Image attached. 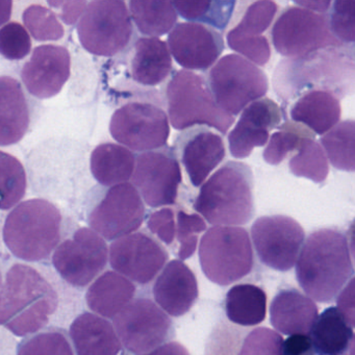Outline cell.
<instances>
[{
  "instance_id": "38",
  "label": "cell",
  "mask_w": 355,
  "mask_h": 355,
  "mask_svg": "<svg viewBox=\"0 0 355 355\" xmlns=\"http://www.w3.org/2000/svg\"><path fill=\"white\" fill-rule=\"evenodd\" d=\"M279 7L270 0H259L248 6L241 21L230 31L226 37L232 38H259L269 30Z\"/></svg>"
},
{
  "instance_id": "37",
  "label": "cell",
  "mask_w": 355,
  "mask_h": 355,
  "mask_svg": "<svg viewBox=\"0 0 355 355\" xmlns=\"http://www.w3.org/2000/svg\"><path fill=\"white\" fill-rule=\"evenodd\" d=\"M288 168L297 178H307L315 184H323L329 173L325 151L315 139L303 142L298 153L288 162Z\"/></svg>"
},
{
  "instance_id": "16",
  "label": "cell",
  "mask_w": 355,
  "mask_h": 355,
  "mask_svg": "<svg viewBox=\"0 0 355 355\" xmlns=\"http://www.w3.org/2000/svg\"><path fill=\"white\" fill-rule=\"evenodd\" d=\"M251 239L261 263L276 271H290L305 241L302 226L288 216H265L251 226Z\"/></svg>"
},
{
  "instance_id": "31",
  "label": "cell",
  "mask_w": 355,
  "mask_h": 355,
  "mask_svg": "<svg viewBox=\"0 0 355 355\" xmlns=\"http://www.w3.org/2000/svg\"><path fill=\"white\" fill-rule=\"evenodd\" d=\"M225 311L232 323L257 325L265 321L267 315V294L255 284H236L226 294Z\"/></svg>"
},
{
  "instance_id": "2",
  "label": "cell",
  "mask_w": 355,
  "mask_h": 355,
  "mask_svg": "<svg viewBox=\"0 0 355 355\" xmlns=\"http://www.w3.org/2000/svg\"><path fill=\"white\" fill-rule=\"evenodd\" d=\"M354 273L348 236L336 228H321L307 236L297 259L296 278L309 298L334 300Z\"/></svg>"
},
{
  "instance_id": "9",
  "label": "cell",
  "mask_w": 355,
  "mask_h": 355,
  "mask_svg": "<svg viewBox=\"0 0 355 355\" xmlns=\"http://www.w3.org/2000/svg\"><path fill=\"white\" fill-rule=\"evenodd\" d=\"M207 80L216 103L234 117L253 101L263 98L269 90L267 74L236 53L218 60Z\"/></svg>"
},
{
  "instance_id": "5",
  "label": "cell",
  "mask_w": 355,
  "mask_h": 355,
  "mask_svg": "<svg viewBox=\"0 0 355 355\" xmlns=\"http://www.w3.org/2000/svg\"><path fill=\"white\" fill-rule=\"evenodd\" d=\"M62 219L60 209L46 199L20 202L6 219L3 230L5 244L22 261L47 259L61 240Z\"/></svg>"
},
{
  "instance_id": "34",
  "label": "cell",
  "mask_w": 355,
  "mask_h": 355,
  "mask_svg": "<svg viewBox=\"0 0 355 355\" xmlns=\"http://www.w3.org/2000/svg\"><path fill=\"white\" fill-rule=\"evenodd\" d=\"M355 123L353 120L338 122L329 132L323 135V146L332 167L340 171L353 172L355 169Z\"/></svg>"
},
{
  "instance_id": "29",
  "label": "cell",
  "mask_w": 355,
  "mask_h": 355,
  "mask_svg": "<svg viewBox=\"0 0 355 355\" xmlns=\"http://www.w3.org/2000/svg\"><path fill=\"white\" fill-rule=\"evenodd\" d=\"M136 155L120 144L103 143L91 153L93 178L105 188L125 184L134 173Z\"/></svg>"
},
{
  "instance_id": "40",
  "label": "cell",
  "mask_w": 355,
  "mask_h": 355,
  "mask_svg": "<svg viewBox=\"0 0 355 355\" xmlns=\"http://www.w3.org/2000/svg\"><path fill=\"white\" fill-rule=\"evenodd\" d=\"M17 355H74L69 340L61 330H47L24 338Z\"/></svg>"
},
{
  "instance_id": "19",
  "label": "cell",
  "mask_w": 355,
  "mask_h": 355,
  "mask_svg": "<svg viewBox=\"0 0 355 355\" xmlns=\"http://www.w3.org/2000/svg\"><path fill=\"white\" fill-rule=\"evenodd\" d=\"M172 148L195 188L205 184L226 155L221 135L207 126H195L182 130L176 136Z\"/></svg>"
},
{
  "instance_id": "18",
  "label": "cell",
  "mask_w": 355,
  "mask_h": 355,
  "mask_svg": "<svg viewBox=\"0 0 355 355\" xmlns=\"http://www.w3.org/2000/svg\"><path fill=\"white\" fill-rule=\"evenodd\" d=\"M110 263L117 273L130 282L147 284L165 267L169 254L145 232H134L112 243Z\"/></svg>"
},
{
  "instance_id": "23",
  "label": "cell",
  "mask_w": 355,
  "mask_h": 355,
  "mask_svg": "<svg viewBox=\"0 0 355 355\" xmlns=\"http://www.w3.org/2000/svg\"><path fill=\"white\" fill-rule=\"evenodd\" d=\"M157 304L172 317L189 313L199 296L198 282L192 270L180 259L169 261L153 288Z\"/></svg>"
},
{
  "instance_id": "4",
  "label": "cell",
  "mask_w": 355,
  "mask_h": 355,
  "mask_svg": "<svg viewBox=\"0 0 355 355\" xmlns=\"http://www.w3.org/2000/svg\"><path fill=\"white\" fill-rule=\"evenodd\" d=\"M253 188L250 166L230 161L201 186L193 207L211 225H245L254 217Z\"/></svg>"
},
{
  "instance_id": "17",
  "label": "cell",
  "mask_w": 355,
  "mask_h": 355,
  "mask_svg": "<svg viewBox=\"0 0 355 355\" xmlns=\"http://www.w3.org/2000/svg\"><path fill=\"white\" fill-rule=\"evenodd\" d=\"M107 259L105 241L91 228L82 227L55 248L53 263L68 284L86 286L105 270Z\"/></svg>"
},
{
  "instance_id": "28",
  "label": "cell",
  "mask_w": 355,
  "mask_h": 355,
  "mask_svg": "<svg viewBox=\"0 0 355 355\" xmlns=\"http://www.w3.org/2000/svg\"><path fill=\"white\" fill-rule=\"evenodd\" d=\"M136 294V286L117 272L99 276L87 292V304L95 315L114 319Z\"/></svg>"
},
{
  "instance_id": "11",
  "label": "cell",
  "mask_w": 355,
  "mask_h": 355,
  "mask_svg": "<svg viewBox=\"0 0 355 355\" xmlns=\"http://www.w3.org/2000/svg\"><path fill=\"white\" fill-rule=\"evenodd\" d=\"M274 49L293 59L327 47L344 46L330 32L327 14H318L300 7H286L271 30Z\"/></svg>"
},
{
  "instance_id": "13",
  "label": "cell",
  "mask_w": 355,
  "mask_h": 355,
  "mask_svg": "<svg viewBox=\"0 0 355 355\" xmlns=\"http://www.w3.org/2000/svg\"><path fill=\"white\" fill-rule=\"evenodd\" d=\"M128 72L132 85L126 88L124 99H142L165 107L164 93L157 87L164 86L173 70L167 43L159 38L140 37L128 47Z\"/></svg>"
},
{
  "instance_id": "25",
  "label": "cell",
  "mask_w": 355,
  "mask_h": 355,
  "mask_svg": "<svg viewBox=\"0 0 355 355\" xmlns=\"http://www.w3.org/2000/svg\"><path fill=\"white\" fill-rule=\"evenodd\" d=\"M317 304L296 288L279 291L270 305V322L280 334H309L319 315Z\"/></svg>"
},
{
  "instance_id": "36",
  "label": "cell",
  "mask_w": 355,
  "mask_h": 355,
  "mask_svg": "<svg viewBox=\"0 0 355 355\" xmlns=\"http://www.w3.org/2000/svg\"><path fill=\"white\" fill-rule=\"evenodd\" d=\"M278 128L279 130L272 135L263 153V159L269 165H279L290 153L298 150L303 142L315 139V135L311 130L291 120H286Z\"/></svg>"
},
{
  "instance_id": "6",
  "label": "cell",
  "mask_w": 355,
  "mask_h": 355,
  "mask_svg": "<svg viewBox=\"0 0 355 355\" xmlns=\"http://www.w3.org/2000/svg\"><path fill=\"white\" fill-rule=\"evenodd\" d=\"M168 119L174 130L207 126L225 136L234 117L216 103L207 78L189 70L171 74L164 88Z\"/></svg>"
},
{
  "instance_id": "42",
  "label": "cell",
  "mask_w": 355,
  "mask_h": 355,
  "mask_svg": "<svg viewBox=\"0 0 355 355\" xmlns=\"http://www.w3.org/2000/svg\"><path fill=\"white\" fill-rule=\"evenodd\" d=\"M327 13L332 36L343 45L355 40V0H336Z\"/></svg>"
},
{
  "instance_id": "15",
  "label": "cell",
  "mask_w": 355,
  "mask_h": 355,
  "mask_svg": "<svg viewBox=\"0 0 355 355\" xmlns=\"http://www.w3.org/2000/svg\"><path fill=\"white\" fill-rule=\"evenodd\" d=\"M145 205L130 182L107 188L88 216L91 230L103 240L115 241L136 232L143 224Z\"/></svg>"
},
{
  "instance_id": "10",
  "label": "cell",
  "mask_w": 355,
  "mask_h": 355,
  "mask_svg": "<svg viewBox=\"0 0 355 355\" xmlns=\"http://www.w3.org/2000/svg\"><path fill=\"white\" fill-rule=\"evenodd\" d=\"M110 132L120 145L137 153L167 146L170 123L163 107L141 99L123 101L112 115Z\"/></svg>"
},
{
  "instance_id": "26",
  "label": "cell",
  "mask_w": 355,
  "mask_h": 355,
  "mask_svg": "<svg viewBox=\"0 0 355 355\" xmlns=\"http://www.w3.org/2000/svg\"><path fill=\"white\" fill-rule=\"evenodd\" d=\"M340 115V99L328 91H309L290 105L291 121L302 124L320 136L336 126Z\"/></svg>"
},
{
  "instance_id": "44",
  "label": "cell",
  "mask_w": 355,
  "mask_h": 355,
  "mask_svg": "<svg viewBox=\"0 0 355 355\" xmlns=\"http://www.w3.org/2000/svg\"><path fill=\"white\" fill-rule=\"evenodd\" d=\"M238 355H284V338L267 327L249 332Z\"/></svg>"
},
{
  "instance_id": "39",
  "label": "cell",
  "mask_w": 355,
  "mask_h": 355,
  "mask_svg": "<svg viewBox=\"0 0 355 355\" xmlns=\"http://www.w3.org/2000/svg\"><path fill=\"white\" fill-rule=\"evenodd\" d=\"M28 34L37 41H59L65 36V28L58 19L57 14L42 5H32L22 14Z\"/></svg>"
},
{
  "instance_id": "41",
  "label": "cell",
  "mask_w": 355,
  "mask_h": 355,
  "mask_svg": "<svg viewBox=\"0 0 355 355\" xmlns=\"http://www.w3.org/2000/svg\"><path fill=\"white\" fill-rule=\"evenodd\" d=\"M207 230L205 219L198 214H188L180 209L176 215V238L180 243V261L193 257L198 244V236Z\"/></svg>"
},
{
  "instance_id": "27",
  "label": "cell",
  "mask_w": 355,
  "mask_h": 355,
  "mask_svg": "<svg viewBox=\"0 0 355 355\" xmlns=\"http://www.w3.org/2000/svg\"><path fill=\"white\" fill-rule=\"evenodd\" d=\"M70 338L76 355H118L121 351L113 324L95 313L78 315L70 326Z\"/></svg>"
},
{
  "instance_id": "52",
  "label": "cell",
  "mask_w": 355,
  "mask_h": 355,
  "mask_svg": "<svg viewBox=\"0 0 355 355\" xmlns=\"http://www.w3.org/2000/svg\"><path fill=\"white\" fill-rule=\"evenodd\" d=\"M1 284H3V282H1V273H0V288H1Z\"/></svg>"
},
{
  "instance_id": "51",
  "label": "cell",
  "mask_w": 355,
  "mask_h": 355,
  "mask_svg": "<svg viewBox=\"0 0 355 355\" xmlns=\"http://www.w3.org/2000/svg\"><path fill=\"white\" fill-rule=\"evenodd\" d=\"M12 11H13L12 0H0V28L11 19Z\"/></svg>"
},
{
  "instance_id": "20",
  "label": "cell",
  "mask_w": 355,
  "mask_h": 355,
  "mask_svg": "<svg viewBox=\"0 0 355 355\" xmlns=\"http://www.w3.org/2000/svg\"><path fill=\"white\" fill-rule=\"evenodd\" d=\"M168 49L184 70L207 71L215 65L225 49L218 31L194 22H180L168 36Z\"/></svg>"
},
{
  "instance_id": "7",
  "label": "cell",
  "mask_w": 355,
  "mask_h": 355,
  "mask_svg": "<svg viewBox=\"0 0 355 355\" xmlns=\"http://www.w3.org/2000/svg\"><path fill=\"white\" fill-rule=\"evenodd\" d=\"M201 269L207 279L226 286L244 278L254 267L252 243L240 226H213L199 246Z\"/></svg>"
},
{
  "instance_id": "33",
  "label": "cell",
  "mask_w": 355,
  "mask_h": 355,
  "mask_svg": "<svg viewBox=\"0 0 355 355\" xmlns=\"http://www.w3.org/2000/svg\"><path fill=\"white\" fill-rule=\"evenodd\" d=\"M176 13L194 24H205L209 28L223 32L227 28L236 1L234 0H203V1H172Z\"/></svg>"
},
{
  "instance_id": "46",
  "label": "cell",
  "mask_w": 355,
  "mask_h": 355,
  "mask_svg": "<svg viewBox=\"0 0 355 355\" xmlns=\"http://www.w3.org/2000/svg\"><path fill=\"white\" fill-rule=\"evenodd\" d=\"M284 355H315L309 334H292L284 340Z\"/></svg>"
},
{
  "instance_id": "43",
  "label": "cell",
  "mask_w": 355,
  "mask_h": 355,
  "mask_svg": "<svg viewBox=\"0 0 355 355\" xmlns=\"http://www.w3.org/2000/svg\"><path fill=\"white\" fill-rule=\"evenodd\" d=\"M32 51V39L19 22H10L0 28V55L9 61H20Z\"/></svg>"
},
{
  "instance_id": "45",
  "label": "cell",
  "mask_w": 355,
  "mask_h": 355,
  "mask_svg": "<svg viewBox=\"0 0 355 355\" xmlns=\"http://www.w3.org/2000/svg\"><path fill=\"white\" fill-rule=\"evenodd\" d=\"M147 227L164 244H173L176 234L175 213L171 207L155 211L149 216Z\"/></svg>"
},
{
  "instance_id": "35",
  "label": "cell",
  "mask_w": 355,
  "mask_h": 355,
  "mask_svg": "<svg viewBox=\"0 0 355 355\" xmlns=\"http://www.w3.org/2000/svg\"><path fill=\"white\" fill-rule=\"evenodd\" d=\"M28 188V178L21 162L0 150V209L9 211L19 205Z\"/></svg>"
},
{
  "instance_id": "1",
  "label": "cell",
  "mask_w": 355,
  "mask_h": 355,
  "mask_svg": "<svg viewBox=\"0 0 355 355\" xmlns=\"http://www.w3.org/2000/svg\"><path fill=\"white\" fill-rule=\"evenodd\" d=\"M272 84L284 107L313 90L334 93L340 101L354 90L353 45L327 47L303 57L284 59L274 70Z\"/></svg>"
},
{
  "instance_id": "14",
  "label": "cell",
  "mask_w": 355,
  "mask_h": 355,
  "mask_svg": "<svg viewBox=\"0 0 355 355\" xmlns=\"http://www.w3.org/2000/svg\"><path fill=\"white\" fill-rule=\"evenodd\" d=\"M130 184L148 207L175 205L182 184L180 164L173 148L165 146L136 157Z\"/></svg>"
},
{
  "instance_id": "8",
  "label": "cell",
  "mask_w": 355,
  "mask_h": 355,
  "mask_svg": "<svg viewBox=\"0 0 355 355\" xmlns=\"http://www.w3.org/2000/svg\"><path fill=\"white\" fill-rule=\"evenodd\" d=\"M134 34L130 10L123 0H93L78 24L80 44L98 57H115L128 51Z\"/></svg>"
},
{
  "instance_id": "47",
  "label": "cell",
  "mask_w": 355,
  "mask_h": 355,
  "mask_svg": "<svg viewBox=\"0 0 355 355\" xmlns=\"http://www.w3.org/2000/svg\"><path fill=\"white\" fill-rule=\"evenodd\" d=\"M51 7H58L61 9L60 18L64 24L73 26L78 18L82 17L88 3L87 1H49Z\"/></svg>"
},
{
  "instance_id": "24",
  "label": "cell",
  "mask_w": 355,
  "mask_h": 355,
  "mask_svg": "<svg viewBox=\"0 0 355 355\" xmlns=\"http://www.w3.org/2000/svg\"><path fill=\"white\" fill-rule=\"evenodd\" d=\"M16 78L0 76V146L17 144L32 126L33 107Z\"/></svg>"
},
{
  "instance_id": "12",
  "label": "cell",
  "mask_w": 355,
  "mask_h": 355,
  "mask_svg": "<svg viewBox=\"0 0 355 355\" xmlns=\"http://www.w3.org/2000/svg\"><path fill=\"white\" fill-rule=\"evenodd\" d=\"M121 345L135 354H144L171 342L175 336L169 315L148 298L132 299L113 319Z\"/></svg>"
},
{
  "instance_id": "21",
  "label": "cell",
  "mask_w": 355,
  "mask_h": 355,
  "mask_svg": "<svg viewBox=\"0 0 355 355\" xmlns=\"http://www.w3.org/2000/svg\"><path fill=\"white\" fill-rule=\"evenodd\" d=\"M71 74V55L61 45H41L24 63L20 76L26 90L39 99L55 97Z\"/></svg>"
},
{
  "instance_id": "30",
  "label": "cell",
  "mask_w": 355,
  "mask_h": 355,
  "mask_svg": "<svg viewBox=\"0 0 355 355\" xmlns=\"http://www.w3.org/2000/svg\"><path fill=\"white\" fill-rule=\"evenodd\" d=\"M315 355H342L353 344V328L336 307L318 315L309 334Z\"/></svg>"
},
{
  "instance_id": "3",
  "label": "cell",
  "mask_w": 355,
  "mask_h": 355,
  "mask_svg": "<svg viewBox=\"0 0 355 355\" xmlns=\"http://www.w3.org/2000/svg\"><path fill=\"white\" fill-rule=\"evenodd\" d=\"M58 305L53 286L34 268L17 263L0 288V325L18 336L36 334L49 324Z\"/></svg>"
},
{
  "instance_id": "50",
  "label": "cell",
  "mask_w": 355,
  "mask_h": 355,
  "mask_svg": "<svg viewBox=\"0 0 355 355\" xmlns=\"http://www.w3.org/2000/svg\"><path fill=\"white\" fill-rule=\"evenodd\" d=\"M297 7L303 8V9L309 10V11L315 12L318 14H327L331 7V1L330 0H322V1H295Z\"/></svg>"
},
{
  "instance_id": "49",
  "label": "cell",
  "mask_w": 355,
  "mask_h": 355,
  "mask_svg": "<svg viewBox=\"0 0 355 355\" xmlns=\"http://www.w3.org/2000/svg\"><path fill=\"white\" fill-rule=\"evenodd\" d=\"M141 355H191L184 345L178 342H169L153 349L150 352Z\"/></svg>"
},
{
  "instance_id": "22",
  "label": "cell",
  "mask_w": 355,
  "mask_h": 355,
  "mask_svg": "<svg viewBox=\"0 0 355 355\" xmlns=\"http://www.w3.org/2000/svg\"><path fill=\"white\" fill-rule=\"evenodd\" d=\"M284 116L279 105L266 97L245 107L236 126L228 134L232 157L245 159L255 147L265 146L270 132L279 128Z\"/></svg>"
},
{
  "instance_id": "48",
  "label": "cell",
  "mask_w": 355,
  "mask_h": 355,
  "mask_svg": "<svg viewBox=\"0 0 355 355\" xmlns=\"http://www.w3.org/2000/svg\"><path fill=\"white\" fill-rule=\"evenodd\" d=\"M354 278H351L347 284L346 288L340 293V297L338 299V307L336 309L342 313L349 326L353 328L354 325Z\"/></svg>"
},
{
  "instance_id": "32",
  "label": "cell",
  "mask_w": 355,
  "mask_h": 355,
  "mask_svg": "<svg viewBox=\"0 0 355 355\" xmlns=\"http://www.w3.org/2000/svg\"><path fill=\"white\" fill-rule=\"evenodd\" d=\"M130 17L144 37L159 38L173 30L178 13L168 0H130Z\"/></svg>"
}]
</instances>
